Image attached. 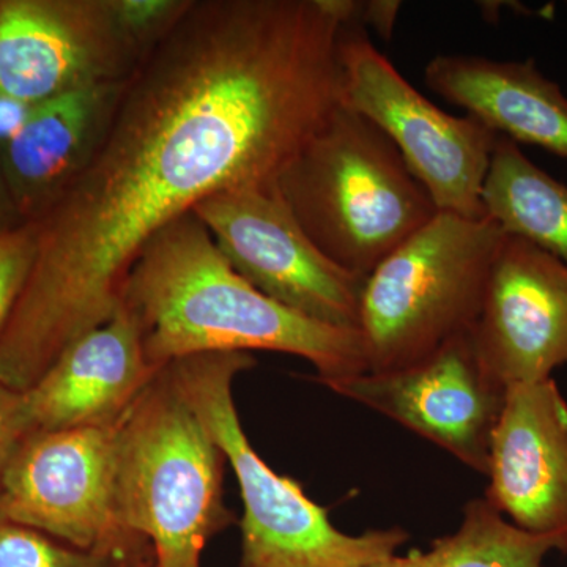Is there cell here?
Returning <instances> with one entry per match:
<instances>
[{"label":"cell","instance_id":"obj_5","mask_svg":"<svg viewBox=\"0 0 567 567\" xmlns=\"http://www.w3.org/2000/svg\"><path fill=\"white\" fill-rule=\"evenodd\" d=\"M224 462L163 368L118 429V522L151 544L153 567H200L208 540L234 524Z\"/></svg>","mask_w":567,"mask_h":567},{"label":"cell","instance_id":"obj_21","mask_svg":"<svg viewBox=\"0 0 567 567\" xmlns=\"http://www.w3.org/2000/svg\"><path fill=\"white\" fill-rule=\"evenodd\" d=\"M35 252V224H21L0 234V336L6 330L31 275Z\"/></svg>","mask_w":567,"mask_h":567},{"label":"cell","instance_id":"obj_25","mask_svg":"<svg viewBox=\"0 0 567 567\" xmlns=\"http://www.w3.org/2000/svg\"><path fill=\"white\" fill-rule=\"evenodd\" d=\"M25 224L22 221L17 205L11 197L9 183H7L6 173H3L2 152H0V234L14 227Z\"/></svg>","mask_w":567,"mask_h":567},{"label":"cell","instance_id":"obj_20","mask_svg":"<svg viewBox=\"0 0 567 567\" xmlns=\"http://www.w3.org/2000/svg\"><path fill=\"white\" fill-rule=\"evenodd\" d=\"M193 0H111L112 11L122 31L140 48L142 54L167 35Z\"/></svg>","mask_w":567,"mask_h":567},{"label":"cell","instance_id":"obj_17","mask_svg":"<svg viewBox=\"0 0 567 567\" xmlns=\"http://www.w3.org/2000/svg\"><path fill=\"white\" fill-rule=\"evenodd\" d=\"M484 210L506 234L517 235L567 265V185L498 136L483 189Z\"/></svg>","mask_w":567,"mask_h":567},{"label":"cell","instance_id":"obj_11","mask_svg":"<svg viewBox=\"0 0 567 567\" xmlns=\"http://www.w3.org/2000/svg\"><path fill=\"white\" fill-rule=\"evenodd\" d=\"M144 58L111 0H0V95L39 104L128 80Z\"/></svg>","mask_w":567,"mask_h":567},{"label":"cell","instance_id":"obj_7","mask_svg":"<svg viewBox=\"0 0 567 567\" xmlns=\"http://www.w3.org/2000/svg\"><path fill=\"white\" fill-rule=\"evenodd\" d=\"M341 102L374 123L398 148L439 212L484 218V182L498 134L472 115L456 117L417 92L361 25L339 41Z\"/></svg>","mask_w":567,"mask_h":567},{"label":"cell","instance_id":"obj_4","mask_svg":"<svg viewBox=\"0 0 567 567\" xmlns=\"http://www.w3.org/2000/svg\"><path fill=\"white\" fill-rule=\"evenodd\" d=\"M251 353L194 354L166 369L183 401L199 417L233 468L244 499L237 567H369L393 557L404 529L342 533L292 477L279 475L256 453L234 402V380L251 369Z\"/></svg>","mask_w":567,"mask_h":567},{"label":"cell","instance_id":"obj_14","mask_svg":"<svg viewBox=\"0 0 567 567\" xmlns=\"http://www.w3.org/2000/svg\"><path fill=\"white\" fill-rule=\"evenodd\" d=\"M159 371L148 361L132 316L118 308L21 393L25 436L118 423Z\"/></svg>","mask_w":567,"mask_h":567},{"label":"cell","instance_id":"obj_23","mask_svg":"<svg viewBox=\"0 0 567 567\" xmlns=\"http://www.w3.org/2000/svg\"><path fill=\"white\" fill-rule=\"evenodd\" d=\"M401 10L399 2H360V10H358V25L363 28V24L372 25L383 39H390L393 35L395 20Z\"/></svg>","mask_w":567,"mask_h":567},{"label":"cell","instance_id":"obj_6","mask_svg":"<svg viewBox=\"0 0 567 567\" xmlns=\"http://www.w3.org/2000/svg\"><path fill=\"white\" fill-rule=\"evenodd\" d=\"M505 230L439 212L365 279L360 334L369 372L427 357L475 327Z\"/></svg>","mask_w":567,"mask_h":567},{"label":"cell","instance_id":"obj_24","mask_svg":"<svg viewBox=\"0 0 567 567\" xmlns=\"http://www.w3.org/2000/svg\"><path fill=\"white\" fill-rule=\"evenodd\" d=\"M32 106L33 104L0 95V151L20 132L31 114Z\"/></svg>","mask_w":567,"mask_h":567},{"label":"cell","instance_id":"obj_15","mask_svg":"<svg viewBox=\"0 0 567 567\" xmlns=\"http://www.w3.org/2000/svg\"><path fill=\"white\" fill-rule=\"evenodd\" d=\"M125 82L85 85L33 104L20 132L0 151L22 221L43 218L91 163Z\"/></svg>","mask_w":567,"mask_h":567},{"label":"cell","instance_id":"obj_9","mask_svg":"<svg viewBox=\"0 0 567 567\" xmlns=\"http://www.w3.org/2000/svg\"><path fill=\"white\" fill-rule=\"evenodd\" d=\"M193 213L227 262L257 290L316 322L360 331L368 278L317 248L276 182L215 194Z\"/></svg>","mask_w":567,"mask_h":567},{"label":"cell","instance_id":"obj_19","mask_svg":"<svg viewBox=\"0 0 567 567\" xmlns=\"http://www.w3.org/2000/svg\"><path fill=\"white\" fill-rule=\"evenodd\" d=\"M112 559L0 517V567H106Z\"/></svg>","mask_w":567,"mask_h":567},{"label":"cell","instance_id":"obj_18","mask_svg":"<svg viewBox=\"0 0 567 567\" xmlns=\"http://www.w3.org/2000/svg\"><path fill=\"white\" fill-rule=\"evenodd\" d=\"M554 550L567 554V533L527 532L486 498H473L453 535L439 537L425 551L393 555L369 567H543Z\"/></svg>","mask_w":567,"mask_h":567},{"label":"cell","instance_id":"obj_22","mask_svg":"<svg viewBox=\"0 0 567 567\" xmlns=\"http://www.w3.org/2000/svg\"><path fill=\"white\" fill-rule=\"evenodd\" d=\"M24 436L21 393L0 383V486L7 465Z\"/></svg>","mask_w":567,"mask_h":567},{"label":"cell","instance_id":"obj_13","mask_svg":"<svg viewBox=\"0 0 567 567\" xmlns=\"http://www.w3.org/2000/svg\"><path fill=\"white\" fill-rule=\"evenodd\" d=\"M484 498L518 528L567 533V402L554 379L507 388Z\"/></svg>","mask_w":567,"mask_h":567},{"label":"cell","instance_id":"obj_1","mask_svg":"<svg viewBox=\"0 0 567 567\" xmlns=\"http://www.w3.org/2000/svg\"><path fill=\"white\" fill-rule=\"evenodd\" d=\"M342 0H193L125 82L102 144L35 221L31 275L0 336L24 393L121 308L153 235L215 194L270 185L341 104Z\"/></svg>","mask_w":567,"mask_h":567},{"label":"cell","instance_id":"obj_10","mask_svg":"<svg viewBox=\"0 0 567 567\" xmlns=\"http://www.w3.org/2000/svg\"><path fill=\"white\" fill-rule=\"evenodd\" d=\"M336 394L382 413L487 476L507 388L481 360L472 331L404 368L339 380Z\"/></svg>","mask_w":567,"mask_h":567},{"label":"cell","instance_id":"obj_8","mask_svg":"<svg viewBox=\"0 0 567 567\" xmlns=\"http://www.w3.org/2000/svg\"><path fill=\"white\" fill-rule=\"evenodd\" d=\"M121 421L24 436L3 473L0 517L104 557L152 554L118 522Z\"/></svg>","mask_w":567,"mask_h":567},{"label":"cell","instance_id":"obj_12","mask_svg":"<svg viewBox=\"0 0 567 567\" xmlns=\"http://www.w3.org/2000/svg\"><path fill=\"white\" fill-rule=\"evenodd\" d=\"M472 338L506 388L551 379L567 364V265L506 234Z\"/></svg>","mask_w":567,"mask_h":567},{"label":"cell","instance_id":"obj_2","mask_svg":"<svg viewBox=\"0 0 567 567\" xmlns=\"http://www.w3.org/2000/svg\"><path fill=\"white\" fill-rule=\"evenodd\" d=\"M148 361L267 350L303 358L328 386L368 372L360 331L328 327L257 290L194 213L167 224L136 257L121 293Z\"/></svg>","mask_w":567,"mask_h":567},{"label":"cell","instance_id":"obj_3","mask_svg":"<svg viewBox=\"0 0 567 567\" xmlns=\"http://www.w3.org/2000/svg\"><path fill=\"white\" fill-rule=\"evenodd\" d=\"M276 186L317 248L365 278L439 213L385 134L342 102Z\"/></svg>","mask_w":567,"mask_h":567},{"label":"cell","instance_id":"obj_26","mask_svg":"<svg viewBox=\"0 0 567 567\" xmlns=\"http://www.w3.org/2000/svg\"><path fill=\"white\" fill-rule=\"evenodd\" d=\"M106 567H153V555H136V557L115 558Z\"/></svg>","mask_w":567,"mask_h":567},{"label":"cell","instance_id":"obj_16","mask_svg":"<svg viewBox=\"0 0 567 567\" xmlns=\"http://www.w3.org/2000/svg\"><path fill=\"white\" fill-rule=\"evenodd\" d=\"M432 92L486 123L498 136L567 158V96L535 61L442 54L427 63Z\"/></svg>","mask_w":567,"mask_h":567}]
</instances>
